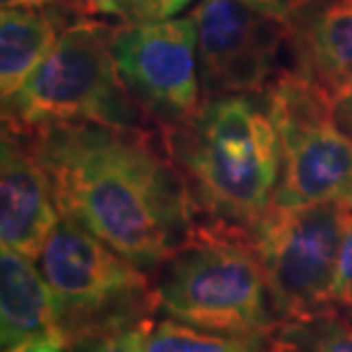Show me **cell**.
<instances>
[{
	"label": "cell",
	"mask_w": 352,
	"mask_h": 352,
	"mask_svg": "<svg viewBox=\"0 0 352 352\" xmlns=\"http://www.w3.org/2000/svg\"><path fill=\"white\" fill-rule=\"evenodd\" d=\"M30 133L61 217L147 274L192 235L198 219L161 129L67 122Z\"/></svg>",
	"instance_id": "obj_1"
},
{
	"label": "cell",
	"mask_w": 352,
	"mask_h": 352,
	"mask_svg": "<svg viewBox=\"0 0 352 352\" xmlns=\"http://www.w3.org/2000/svg\"><path fill=\"white\" fill-rule=\"evenodd\" d=\"M198 221L249 231L274 204L282 149L261 94H217L161 129Z\"/></svg>",
	"instance_id": "obj_2"
},
{
	"label": "cell",
	"mask_w": 352,
	"mask_h": 352,
	"mask_svg": "<svg viewBox=\"0 0 352 352\" xmlns=\"http://www.w3.org/2000/svg\"><path fill=\"white\" fill-rule=\"evenodd\" d=\"M157 311L192 327L270 337L282 323L247 231L198 221L153 278Z\"/></svg>",
	"instance_id": "obj_3"
},
{
	"label": "cell",
	"mask_w": 352,
	"mask_h": 352,
	"mask_svg": "<svg viewBox=\"0 0 352 352\" xmlns=\"http://www.w3.org/2000/svg\"><path fill=\"white\" fill-rule=\"evenodd\" d=\"M116 25L82 16L61 34L47 59L8 98L2 127L36 131L67 122L159 129L139 108L118 73L112 53Z\"/></svg>",
	"instance_id": "obj_4"
},
{
	"label": "cell",
	"mask_w": 352,
	"mask_h": 352,
	"mask_svg": "<svg viewBox=\"0 0 352 352\" xmlns=\"http://www.w3.org/2000/svg\"><path fill=\"white\" fill-rule=\"evenodd\" d=\"M38 263L53 294L65 349L129 331L157 311L149 274L65 217Z\"/></svg>",
	"instance_id": "obj_5"
},
{
	"label": "cell",
	"mask_w": 352,
	"mask_h": 352,
	"mask_svg": "<svg viewBox=\"0 0 352 352\" xmlns=\"http://www.w3.org/2000/svg\"><path fill=\"white\" fill-rule=\"evenodd\" d=\"M264 98L282 149L274 204L352 210V138L337 122L327 88L289 67Z\"/></svg>",
	"instance_id": "obj_6"
},
{
	"label": "cell",
	"mask_w": 352,
	"mask_h": 352,
	"mask_svg": "<svg viewBox=\"0 0 352 352\" xmlns=\"http://www.w3.org/2000/svg\"><path fill=\"white\" fill-rule=\"evenodd\" d=\"M351 217L335 204H272L247 231L282 321L340 307V249Z\"/></svg>",
	"instance_id": "obj_7"
},
{
	"label": "cell",
	"mask_w": 352,
	"mask_h": 352,
	"mask_svg": "<svg viewBox=\"0 0 352 352\" xmlns=\"http://www.w3.org/2000/svg\"><path fill=\"white\" fill-rule=\"evenodd\" d=\"M112 53L131 98L159 129L180 124L200 106L198 34L192 16L116 25Z\"/></svg>",
	"instance_id": "obj_8"
},
{
	"label": "cell",
	"mask_w": 352,
	"mask_h": 352,
	"mask_svg": "<svg viewBox=\"0 0 352 352\" xmlns=\"http://www.w3.org/2000/svg\"><path fill=\"white\" fill-rule=\"evenodd\" d=\"M198 34L201 98L261 94L286 69L288 24L237 0H200L190 14Z\"/></svg>",
	"instance_id": "obj_9"
},
{
	"label": "cell",
	"mask_w": 352,
	"mask_h": 352,
	"mask_svg": "<svg viewBox=\"0 0 352 352\" xmlns=\"http://www.w3.org/2000/svg\"><path fill=\"white\" fill-rule=\"evenodd\" d=\"M61 214L30 131L2 127L0 237L2 247L38 261Z\"/></svg>",
	"instance_id": "obj_10"
},
{
	"label": "cell",
	"mask_w": 352,
	"mask_h": 352,
	"mask_svg": "<svg viewBox=\"0 0 352 352\" xmlns=\"http://www.w3.org/2000/svg\"><path fill=\"white\" fill-rule=\"evenodd\" d=\"M292 69L331 92L352 78V0H305L288 22Z\"/></svg>",
	"instance_id": "obj_11"
},
{
	"label": "cell",
	"mask_w": 352,
	"mask_h": 352,
	"mask_svg": "<svg viewBox=\"0 0 352 352\" xmlns=\"http://www.w3.org/2000/svg\"><path fill=\"white\" fill-rule=\"evenodd\" d=\"M36 261L8 247L0 254V344L2 351L39 335H57L50 284ZM61 339V337H59ZM63 340V339H61Z\"/></svg>",
	"instance_id": "obj_12"
},
{
	"label": "cell",
	"mask_w": 352,
	"mask_h": 352,
	"mask_svg": "<svg viewBox=\"0 0 352 352\" xmlns=\"http://www.w3.org/2000/svg\"><path fill=\"white\" fill-rule=\"evenodd\" d=\"M80 20V18H78ZM75 22L41 10L2 8L0 92L8 98L47 59L65 30Z\"/></svg>",
	"instance_id": "obj_13"
},
{
	"label": "cell",
	"mask_w": 352,
	"mask_h": 352,
	"mask_svg": "<svg viewBox=\"0 0 352 352\" xmlns=\"http://www.w3.org/2000/svg\"><path fill=\"white\" fill-rule=\"evenodd\" d=\"M138 352H268L270 337H233L166 319H145L124 331Z\"/></svg>",
	"instance_id": "obj_14"
},
{
	"label": "cell",
	"mask_w": 352,
	"mask_h": 352,
	"mask_svg": "<svg viewBox=\"0 0 352 352\" xmlns=\"http://www.w3.org/2000/svg\"><path fill=\"white\" fill-rule=\"evenodd\" d=\"M268 352H352V321L340 307L282 321Z\"/></svg>",
	"instance_id": "obj_15"
},
{
	"label": "cell",
	"mask_w": 352,
	"mask_h": 352,
	"mask_svg": "<svg viewBox=\"0 0 352 352\" xmlns=\"http://www.w3.org/2000/svg\"><path fill=\"white\" fill-rule=\"evenodd\" d=\"M192 0H131L122 16L124 22H155L176 18Z\"/></svg>",
	"instance_id": "obj_16"
},
{
	"label": "cell",
	"mask_w": 352,
	"mask_h": 352,
	"mask_svg": "<svg viewBox=\"0 0 352 352\" xmlns=\"http://www.w3.org/2000/svg\"><path fill=\"white\" fill-rule=\"evenodd\" d=\"M337 303L352 309V217L346 227L342 249H340L339 280H337Z\"/></svg>",
	"instance_id": "obj_17"
},
{
	"label": "cell",
	"mask_w": 352,
	"mask_h": 352,
	"mask_svg": "<svg viewBox=\"0 0 352 352\" xmlns=\"http://www.w3.org/2000/svg\"><path fill=\"white\" fill-rule=\"evenodd\" d=\"M65 352H138L124 333L98 337V339H88L82 342H76L73 346L65 349Z\"/></svg>",
	"instance_id": "obj_18"
},
{
	"label": "cell",
	"mask_w": 352,
	"mask_h": 352,
	"mask_svg": "<svg viewBox=\"0 0 352 352\" xmlns=\"http://www.w3.org/2000/svg\"><path fill=\"white\" fill-rule=\"evenodd\" d=\"M241 4L249 6L251 10L276 18L282 22H288L294 12L302 6L305 0H237Z\"/></svg>",
	"instance_id": "obj_19"
},
{
	"label": "cell",
	"mask_w": 352,
	"mask_h": 352,
	"mask_svg": "<svg viewBox=\"0 0 352 352\" xmlns=\"http://www.w3.org/2000/svg\"><path fill=\"white\" fill-rule=\"evenodd\" d=\"M333 100V110L342 129L352 138V78L329 92Z\"/></svg>",
	"instance_id": "obj_20"
},
{
	"label": "cell",
	"mask_w": 352,
	"mask_h": 352,
	"mask_svg": "<svg viewBox=\"0 0 352 352\" xmlns=\"http://www.w3.org/2000/svg\"><path fill=\"white\" fill-rule=\"evenodd\" d=\"M2 8H22V10H41V12H53L65 16L69 20H78L88 14H76L73 10L63 8L57 0H0Z\"/></svg>",
	"instance_id": "obj_21"
},
{
	"label": "cell",
	"mask_w": 352,
	"mask_h": 352,
	"mask_svg": "<svg viewBox=\"0 0 352 352\" xmlns=\"http://www.w3.org/2000/svg\"><path fill=\"white\" fill-rule=\"evenodd\" d=\"M2 352H65V342L57 335H39L25 339Z\"/></svg>",
	"instance_id": "obj_22"
},
{
	"label": "cell",
	"mask_w": 352,
	"mask_h": 352,
	"mask_svg": "<svg viewBox=\"0 0 352 352\" xmlns=\"http://www.w3.org/2000/svg\"><path fill=\"white\" fill-rule=\"evenodd\" d=\"M131 0H88V12L122 18Z\"/></svg>",
	"instance_id": "obj_23"
}]
</instances>
